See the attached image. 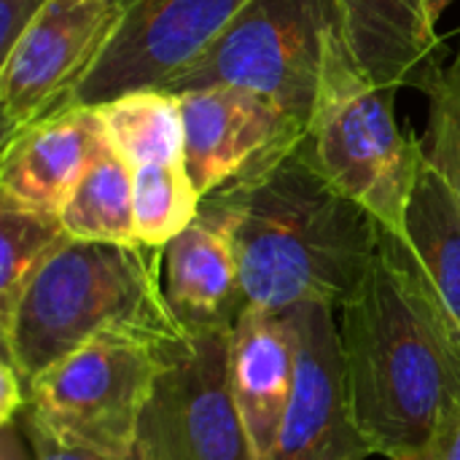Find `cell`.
<instances>
[{
  "instance_id": "1",
  "label": "cell",
  "mask_w": 460,
  "mask_h": 460,
  "mask_svg": "<svg viewBox=\"0 0 460 460\" xmlns=\"http://www.w3.org/2000/svg\"><path fill=\"white\" fill-rule=\"evenodd\" d=\"M199 218L232 245L248 307L275 313L337 310L369 272L385 232L318 172L302 143L205 194Z\"/></svg>"
},
{
  "instance_id": "2",
  "label": "cell",
  "mask_w": 460,
  "mask_h": 460,
  "mask_svg": "<svg viewBox=\"0 0 460 460\" xmlns=\"http://www.w3.org/2000/svg\"><path fill=\"white\" fill-rule=\"evenodd\" d=\"M337 313L356 423L375 456L410 460L460 404V334L391 232Z\"/></svg>"
},
{
  "instance_id": "3",
  "label": "cell",
  "mask_w": 460,
  "mask_h": 460,
  "mask_svg": "<svg viewBox=\"0 0 460 460\" xmlns=\"http://www.w3.org/2000/svg\"><path fill=\"white\" fill-rule=\"evenodd\" d=\"M162 259L164 251L140 243L67 237L0 323L3 361L13 364L27 388L57 361L111 332L159 342L186 337L164 296Z\"/></svg>"
},
{
  "instance_id": "4",
  "label": "cell",
  "mask_w": 460,
  "mask_h": 460,
  "mask_svg": "<svg viewBox=\"0 0 460 460\" xmlns=\"http://www.w3.org/2000/svg\"><path fill=\"white\" fill-rule=\"evenodd\" d=\"M302 148L334 189L372 213L385 232L404 237L426 146L399 129L394 92L356 62L337 22L326 32L318 94Z\"/></svg>"
},
{
  "instance_id": "5",
  "label": "cell",
  "mask_w": 460,
  "mask_h": 460,
  "mask_svg": "<svg viewBox=\"0 0 460 460\" xmlns=\"http://www.w3.org/2000/svg\"><path fill=\"white\" fill-rule=\"evenodd\" d=\"M175 342L132 332L102 334L32 380L24 412L67 445L129 456L137 450L140 418Z\"/></svg>"
},
{
  "instance_id": "6",
  "label": "cell",
  "mask_w": 460,
  "mask_h": 460,
  "mask_svg": "<svg viewBox=\"0 0 460 460\" xmlns=\"http://www.w3.org/2000/svg\"><path fill=\"white\" fill-rule=\"evenodd\" d=\"M332 0H248L226 30L162 92L243 86L278 102L307 129L323 65Z\"/></svg>"
},
{
  "instance_id": "7",
  "label": "cell",
  "mask_w": 460,
  "mask_h": 460,
  "mask_svg": "<svg viewBox=\"0 0 460 460\" xmlns=\"http://www.w3.org/2000/svg\"><path fill=\"white\" fill-rule=\"evenodd\" d=\"M232 329L186 334L164 358L137 450L143 460H256L229 385Z\"/></svg>"
},
{
  "instance_id": "8",
  "label": "cell",
  "mask_w": 460,
  "mask_h": 460,
  "mask_svg": "<svg viewBox=\"0 0 460 460\" xmlns=\"http://www.w3.org/2000/svg\"><path fill=\"white\" fill-rule=\"evenodd\" d=\"M248 0H116L113 27L62 105H100L162 89L191 65Z\"/></svg>"
},
{
  "instance_id": "9",
  "label": "cell",
  "mask_w": 460,
  "mask_h": 460,
  "mask_svg": "<svg viewBox=\"0 0 460 460\" xmlns=\"http://www.w3.org/2000/svg\"><path fill=\"white\" fill-rule=\"evenodd\" d=\"M116 19V0H49L0 62L3 137L62 108Z\"/></svg>"
},
{
  "instance_id": "10",
  "label": "cell",
  "mask_w": 460,
  "mask_h": 460,
  "mask_svg": "<svg viewBox=\"0 0 460 460\" xmlns=\"http://www.w3.org/2000/svg\"><path fill=\"white\" fill-rule=\"evenodd\" d=\"M299 361L294 396L267 460H367V445L345 383L337 310L305 305L294 310Z\"/></svg>"
},
{
  "instance_id": "11",
  "label": "cell",
  "mask_w": 460,
  "mask_h": 460,
  "mask_svg": "<svg viewBox=\"0 0 460 460\" xmlns=\"http://www.w3.org/2000/svg\"><path fill=\"white\" fill-rule=\"evenodd\" d=\"M178 97L183 164L202 197L267 156L302 143L307 132L278 102L243 86H208Z\"/></svg>"
},
{
  "instance_id": "12",
  "label": "cell",
  "mask_w": 460,
  "mask_h": 460,
  "mask_svg": "<svg viewBox=\"0 0 460 460\" xmlns=\"http://www.w3.org/2000/svg\"><path fill=\"white\" fill-rule=\"evenodd\" d=\"M108 146L94 105H62L3 137L0 202L59 216L67 197Z\"/></svg>"
},
{
  "instance_id": "13",
  "label": "cell",
  "mask_w": 460,
  "mask_h": 460,
  "mask_svg": "<svg viewBox=\"0 0 460 460\" xmlns=\"http://www.w3.org/2000/svg\"><path fill=\"white\" fill-rule=\"evenodd\" d=\"M299 361L296 315L248 307L229 342V385L251 439L253 458L267 460L278 445Z\"/></svg>"
},
{
  "instance_id": "14",
  "label": "cell",
  "mask_w": 460,
  "mask_h": 460,
  "mask_svg": "<svg viewBox=\"0 0 460 460\" xmlns=\"http://www.w3.org/2000/svg\"><path fill=\"white\" fill-rule=\"evenodd\" d=\"M332 5L350 54L383 89H426L442 67L431 0H332Z\"/></svg>"
},
{
  "instance_id": "15",
  "label": "cell",
  "mask_w": 460,
  "mask_h": 460,
  "mask_svg": "<svg viewBox=\"0 0 460 460\" xmlns=\"http://www.w3.org/2000/svg\"><path fill=\"white\" fill-rule=\"evenodd\" d=\"M162 286L186 334L234 329L248 310L232 245L199 216L164 248Z\"/></svg>"
},
{
  "instance_id": "16",
  "label": "cell",
  "mask_w": 460,
  "mask_h": 460,
  "mask_svg": "<svg viewBox=\"0 0 460 460\" xmlns=\"http://www.w3.org/2000/svg\"><path fill=\"white\" fill-rule=\"evenodd\" d=\"M402 240L460 334V208L429 154L418 167Z\"/></svg>"
},
{
  "instance_id": "17",
  "label": "cell",
  "mask_w": 460,
  "mask_h": 460,
  "mask_svg": "<svg viewBox=\"0 0 460 460\" xmlns=\"http://www.w3.org/2000/svg\"><path fill=\"white\" fill-rule=\"evenodd\" d=\"M59 221L73 240L89 243H137L135 234V170L108 146L94 156L73 194L67 197Z\"/></svg>"
},
{
  "instance_id": "18",
  "label": "cell",
  "mask_w": 460,
  "mask_h": 460,
  "mask_svg": "<svg viewBox=\"0 0 460 460\" xmlns=\"http://www.w3.org/2000/svg\"><path fill=\"white\" fill-rule=\"evenodd\" d=\"M94 108L100 111L111 146L132 170L183 162V113L178 94L140 89Z\"/></svg>"
},
{
  "instance_id": "19",
  "label": "cell",
  "mask_w": 460,
  "mask_h": 460,
  "mask_svg": "<svg viewBox=\"0 0 460 460\" xmlns=\"http://www.w3.org/2000/svg\"><path fill=\"white\" fill-rule=\"evenodd\" d=\"M202 194L186 164H146L135 170V234L137 243L164 251L199 216Z\"/></svg>"
},
{
  "instance_id": "20",
  "label": "cell",
  "mask_w": 460,
  "mask_h": 460,
  "mask_svg": "<svg viewBox=\"0 0 460 460\" xmlns=\"http://www.w3.org/2000/svg\"><path fill=\"white\" fill-rule=\"evenodd\" d=\"M65 240L59 216L0 202V323L13 313L30 278Z\"/></svg>"
},
{
  "instance_id": "21",
  "label": "cell",
  "mask_w": 460,
  "mask_h": 460,
  "mask_svg": "<svg viewBox=\"0 0 460 460\" xmlns=\"http://www.w3.org/2000/svg\"><path fill=\"white\" fill-rule=\"evenodd\" d=\"M429 94V159L456 194L460 208V43L450 65L439 67L423 89Z\"/></svg>"
},
{
  "instance_id": "22",
  "label": "cell",
  "mask_w": 460,
  "mask_h": 460,
  "mask_svg": "<svg viewBox=\"0 0 460 460\" xmlns=\"http://www.w3.org/2000/svg\"><path fill=\"white\" fill-rule=\"evenodd\" d=\"M19 423L35 450V458L38 460H143L140 450L129 453V456H108V453H97V450H86V447H75V445H67L62 442L59 437H54L49 429H43L32 415H27L22 410L19 415Z\"/></svg>"
},
{
  "instance_id": "23",
  "label": "cell",
  "mask_w": 460,
  "mask_h": 460,
  "mask_svg": "<svg viewBox=\"0 0 460 460\" xmlns=\"http://www.w3.org/2000/svg\"><path fill=\"white\" fill-rule=\"evenodd\" d=\"M46 3L49 0H0V62L11 54Z\"/></svg>"
},
{
  "instance_id": "24",
  "label": "cell",
  "mask_w": 460,
  "mask_h": 460,
  "mask_svg": "<svg viewBox=\"0 0 460 460\" xmlns=\"http://www.w3.org/2000/svg\"><path fill=\"white\" fill-rule=\"evenodd\" d=\"M410 460H460V404L447 412L429 445Z\"/></svg>"
},
{
  "instance_id": "25",
  "label": "cell",
  "mask_w": 460,
  "mask_h": 460,
  "mask_svg": "<svg viewBox=\"0 0 460 460\" xmlns=\"http://www.w3.org/2000/svg\"><path fill=\"white\" fill-rule=\"evenodd\" d=\"M27 407V388L13 364L0 361V426L11 423Z\"/></svg>"
},
{
  "instance_id": "26",
  "label": "cell",
  "mask_w": 460,
  "mask_h": 460,
  "mask_svg": "<svg viewBox=\"0 0 460 460\" xmlns=\"http://www.w3.org/2000/svg\"><path fill=\"white\" fill-rule=\"evenodd\" d=\"M0 460H38L19 418L0 426Z\"/></svg>"
},
{
  "instance_id": "27",
  "label": "cell",
  "mask_w": 460,
  "mask_h": 460,
  "mask_svg": "<svg viewBox=\"0 0 460 460\" xmlns=\"http://www.w3.org/2000/svg\"><path fill=\"white\" fill-rule=\"evenodd\" d=\"M453 3H456V0H431V13H434V19L439 22V16L445 13V8L453 5Z\"/></svg>"
}]
</instances>
